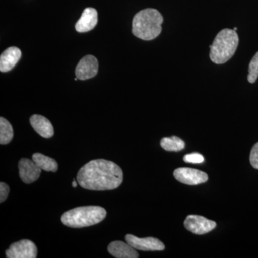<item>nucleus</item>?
<instances>
[{
    "label": "nucleus",
    "instance_id": "nucleus-19",
    "mask_svg": "<svg viewBox=\"0 0 258 258\" xmlns=\"http://www.w3.org/2000/svg\"><path fill=\"white\" fill-rule=\"evenodd\" d=\"M184 161L190 164H202L205 161V158L199 153H191L184 156Z\"/></svg>",
    "mask_w": 258,
    "mask_h": 258
},
{
    "label": "nucleus",
    "instance_id": "nucleus-21",
    "mask_svg": "<svg viewBox=\"0 0 258 258\" xmlns=\"http://www.w3.org/2000/svg\"><path fill=\"white\" fill-rule=\"evenodd\" d=\"M10 192V188L8 185L4 182L0 183V203H3Z\"/></svg>",
    "mask_w": 258,
    "mask_h": 258
},
{
    "label": "nucleus",
    "instance_id": "nucleus-4",
    "mask_svg": "<svg viewBox=\"0 0 258 258\" xmlns=\"http://www.w3.org/2000/svg\"><path fill=\"white\" fill-rule=\"evenodd\" d=\"M239 45L237 32L230 29H224L218 34L210 46V57L216 64H224L235 55Z\"/></svg>",
    "mask_w": 258,
    "mask_h": 258
},
{
    "label": "nucleus",
    "instance_id": "nucleus-16",
    "mask_svg": "<svg viewBox=\"0 0 258 258\" xmlns=\"http://www.w3.org/2000/svg\"><path fill=\"white\" fill-rule=\"evenodd\" d=\"M161 147L167 152H179L185 147V143L182 139L173 136L171 137H164L160 142Z\"/></svg>",
    "mask_w": 258,
    "mask_h": 258
},
{
    "label": "nucleus",
    "instance_id": "nucleus-7",
    "mask_svg": "<svg viewBox=\"0 0 258 258\" xmlns=\"http://www.w3.org/2000/svg\"><path fill=\"white\" fill-rule=\"evenodd\" d=\"M216 226L215 221L200 215H189L184 221V227L186 230L196 235L208 233L213 230Z\"/></svg>",
    "mask_w": 258,
    "mask_h": 258
},
{
    "label": "nucleus",
    "instance_id": "nucleus-5",
    "mask_svg": "<svg viewBox=\"0 0 258 258\" xmlns=\"http://www.w3.org/2000/svg\"><path fill=\"white\" fill-rule=\"evenodd\" d=\"M5 254L8 258H35L37 248L31 240H22L12 244Z\"/></svg>",
    "mask_w": 258,
    "mask_h": 258
},
{
    "label": "nucleus",
    "instance_id": "nucleus-9",
    "mask_svg": "<svg viewBox=\"0 0 258 258\" xmlns=\"http://www.w3.org/2000/svg\"><path fill=\"white\" fill-rule=\"evenodd\" d=\"M42 169L33 160L22 159L19 161V174L25 184H31L40 177Z\"/></svg>",
    "mask_w": 258,
    "mask_h": 258
},
{
    "label": "nucleus",
    "instance_id": "nucleus-6",
    "mask_svg": "<svg viewBox=\"0 0 258 258\" xmlns=\"http://www.w3.org/2000/svg\"><path fill=\"white\" fill-rule=\"evenodd\" d=\"M174 176L179 182L187 185L203 184L208 180L206 173L191 168H178L174 171Z\"/></svg>",
    "mask_w": 258,
    "mask_h": 258
},
{
    "label": "nucleus",
    "instance_id": "nucleus-23",
    "mask_svg": "<svg viewBox=\"0 0 258 258\" xmlns=\"http://www.w3.org/2000/svg\"><path fill=\"white\" fill-rule=\"evenodd\" d=\"M234 30H235V31H237V28H235L233 29Z\"/></svg>",
    "mask_w": 258,
    "mask_h": 258
},
{
    "label": "nucleus",
    "instance_id": "nucleus-13",
    "mask_svg": "<svg viewBox=\"0 0 258 258\" xmlns=\"http://www.w3.org/2000/svg\"><path fill=\"white\" fill-rule=\"evenodd\" d=\"M108 252L113 257L117 258H137L139 253L128 242L121 241H114L109 244L108 247Z\"/></svg>",
    "mask_w": 258,
    "mask_h": 258
},
{
    "label": "nucleus",
    "instance_id": "nucleus-14",
    "mask_svg": "<svg viewBox=\"0 0 258 258\" xmlns=\"http://www.w3.org/2000/svg\"><path fill=\"white\" fill-rule=\"evenodd\" d=\"M30 124L37 134L44 138H50L53 136L54 128L50 120L40 115H33L30 118Z\"/></svg>",
    "mask_w": 258,
    "mask_h": 258
},
{
    "label": "nucleus",
    "instance_id": "nucleus-3",
    "mask_svg": "<svg viewBox=\"0 0 258 258\" xmlns=\"http://www.w3.org/2000/svg\"><path fill=\"white\" fill-rule=\"evenodd\" d=\"M106 214V210L101 207H80L64 212L61 221L67 227L81 228L99 223L104 220Z\"/></svg>",
    "mask_w": 258,
    "mask_h": 258
},
{
    "label": "nucleus",
    "instance_id": "nucleus-22",
    "mask_svg": "<svg viewBox=\"0 0 258 258\" xmlns=\"http://www.w3.org/2000/svg\"><path fill=\"white\" fill-rule=\"evenodd\" d=\"M72 185L74 188H76V186H77L78 184L77 182H76V180L74 179V181H73Z\"/></svg>",
    "mask_w": 258,
    "mask_h": 258
},
{
    "label": "nucleus",
    "instance_id": "nucleus-20",
    "mask_svg": "<svg viewBox=\"0 0 258 258\" xmlns=\"http://www.w3.org/2000/svg\"><path fill=\"white\" fill-rule=\"evenodd\" d=\"M249 161L252 167L258 169V142L254 144L251 150Z\"/></svg>",
    "mask_w": 258,
    "mask_h": 258
},
{
    "label": "nucleus",
    "instance_id": "nucleus-10",
    "mask_svg": "<svg viewBox=\"0 0 258 258\" xmlns=\"http://www.w3.org/2000/svg\"><path fill=\"white\" fill-rule=\"evenodd\" d=\"M98 70V62L96 57L93 55H86L83 57L76 69L78 79L88 80L96 76Z\"/></svg>",
    "mask_w": 258,
    "mask_h": 258
},
{
    "label": "nucleus",
    "instance_id": "nucleus-18",
    "mask_svg": "<svg viewBox=\"0 0 258 258\" xmlns=\"http://www.w3.org/2000/svg\"><path fill=\"white\" fill-rule=\"evenodd\" d=\"M258 79V52L252 57L249 64V74L247 80L250 83L256 82Z\"/></svg>",
    "mask_w": 258,
    "mask_h": 258
},
{
    "label": "nucleus",
    "instance_id": "nucleus-8",
    "mask_svg": "<svg viewBox=\"0 0 258 258\" xmlns=\"http://www.w3.org/2000/svg\"><path fill=\"white\" fill-rule=\"evenodd\" d=\"M125 240L134 249L142 251H162L165 249V245L159 239L155 237L139 238L133 235H125Z\"/></svg>",
    "mask_w": 258,
    "mask_h": 258
},
{
    "label": "nucleus",
    "instance_id": "nucleus-2",
    "mask_svg": "<svg viewBox=\"0 0 258 258\" xmlns=\"http://www.w3.org/2000/svg\"><path fill=\"white\" fill-rule=\"evenodd\" d=\"M163 21L162 15L158 10L152 8L142 10L134 16L132 32L142 40H154L160 35Z\"/></svg>",
    "mask_w": 258,
    "mask_h": 258
},
{
    "label": "nucleus",
    "instance_id": "nucleus-11",
    "mask_svg": "<svg viewBox=\"0 0 258 258\" xmlns=\"http://www.w3.org/2000/svg\"><path fill=\"white\" fill-rule=\"evenodd\" d=\"M22 56L21 50L17 47H10L0 56V71L9 72L16 66Z\"/></svg>",
    "mask_w": 258,
    "mask_h": 258
},
{
    "label": "nucleus",
    "instance_id": "nucleus-15",
    "mask_svg": "<svg viewBox=\"0 0 258 258\" xmlns=\"http://www.w3.org/2000/svg\"><path fill=\"white\" fill-rule=\"evenodd\" d=\"M32 160L36 163L37 165L42 169L46 171L55 172L58 169L57 161L52 158L46 157L40 153H35L32 155Z\"/></svg>",
    "mask_w": 258,
    "mask_h": 258
},
{
    "label": "nucleus",
    "instance_id": "nucleus-17",
    "mask_svg": "<svg viewBox=\"0 0 258 258\" xmlns=\"http://www.w3.org/2000/svg\"><path fill=\"white\" fill-rule=\"evenodd\" d=\"M14 132L11 124L5 118H0V144H9L13 138Z\"/></svg>",
    "mask_w": 258,
    "mask_h": 258
},
{
    "label": "nucleus",
    "instance_id": "nucleus-12",
    "mask_svg": "<svg viewBox=\"0 0 258 258\" xmlns=\"http://www.w3.org/2000/svg\"><path fill=\"white\" fill-rule=\"evenodd\" d=\"M98 23V13L92 8H87L83 12L79 21L76 23V30L79 32H87L92 30Z\"/></svg>",
    "mask_w": 258,
    "mask_h": 258
},
{
    "label": "nucleus",
    "instance_id": "nucleus-1",
    "mask_svg": "<svg viewBox=\"0 0 258 258\" xmlns=\"http://www.w3.org/2000/svg\"><path fill=\"white\" fill-rule=\"evenodd\" d=\"M123 179V171L120 166L105 159L89 161L77 174L78 184L83 189L93 191L117 189Z\"/></svg>",
    "mask_w": 258,
    "mask_h": 258
}]
</instances>
